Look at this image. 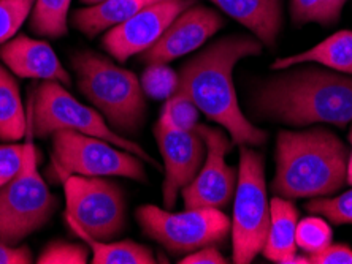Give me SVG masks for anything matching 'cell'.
Wrapping results in <instances>:
<instances>
[{
	"label": "cell",
	"mask_w": 352,
	"mask_h": 264,
	"mask_svg": "<svg viewBox=\"0 0 352 264\" xmlns=\"http://www.w3.org/2000/svg\"><path fill=\"white\" fill-rule=\"evenodd\" d=\"M263 45L250 35H230L214 41L179 71V87L210 121L230 134L238 146H261L267 141V132L256 127L243 114L234 87V69L238 62L262 53Z\"/></svg>",
	"instance_id": "6da1fadb"
},
{
	"label": "cell",
	"mask_w": 352,
	"mask_h": 264,
	"mask_svg": "<svg viewBox=\"0 0 352 264\" xmlns=\"http://www.w3.org/2000/svg\"><path fill=\"white\" fill-rule=\"evenodd\" d=\"M254 108L261 116L292 127L352 122V77L307 67L272 77L258 87Z\"/></svg>",
	"instance_id": "7a4b0ae2"
},
{
	"label": "cell",
	"mask_w": 352,
	"mask_h": 264,
	"mask_svg": "<svg viewBox=\"0 0 352 264\" xmlns=\"http://www.w3.org/2000/svg\"><path fill=\"white\" fill-rule=\"evenodd\" d=\"M348 157L346 144L327 128L279 132L272 189L286 200L333 195L348 178Z\"/></svg>",
	"instance_id": "3957f363"
},
{
	"label": "cell",
	"mask_w": 352,
	"mask_h": 264,
	"mask_svg": "<svg viewBox=\"0 0 352 264\" xmlns=\"http://www.w3.org/2000/svg\"><path fill=\"white\" fill-rule=\"evenodd\" d=\"M72 69L81 94L107 119L113 130L124 136L142 130L146 101L135 73L92 51L72 57Z\"/></svg>",
	"instance_id": "277c9868"
},
{
	"label": "cell",
	"mask_w": 352,
	"mask_h": 264,
	"mask_svg": "<svg viewBox=\"0 0 352 264\" xmlns=\"http://www.w3.org/2000/svg\"><path fill=\"white\" fill-rule=\"evenodd\" d=\"M25 111L28 130L24 134L23 167L0 189V242L13 247L41 230L58 208V200L38 171V155L34 144L32 100H29Z\"/></svg>",
	"instance_id": "5b68a950"
},
{
	"label": "cell",
	"mask_w": 352,
	"mask_h": 264,
	"mask_svg": "<svg viewBox=\"0 0 352 264\" xmlns=\"http://www.w3.org/2000/svg\"><path fill=\"white\" fill-rule=\"evenodd\" d=\"M270 226V201L267 195L263 157L246 144L240 146V169L232 215V260L250 264L262 253Z\"/></svg>",
	"instance_id": "8992f818"
},
{
	"label": "cell",
	"mask_w": 352,
	"mask_h": 264,
	"mask_svg": "<svg viewBox=\"0 0 352 264\" xmlns=\"http://www.w3.org/2000/svg\"><path fill=\"white\" fill-rule=\"evenodd\" d=\"M30 100L35 136L46 138L58 130H74L110 141L124 151L135 154L143 162L151 163L154 168H160V165L140 144L113 130L100 112L82 105L64 89L60 82L43 81Z\"/></svg>",
	"instance_id": "52a82bcc"
},
{
	"label": "cell",
	"mask_w": 352,
	"mask_h": 264,
	"mask_svg": "<svg viewBox=\"0 0 352 264\" xmlns=\"http://www.w3.org/2000/svg\"><path fill=\"white\" fill-rule=\"evenodd\" d=\"M65 220L75 235L113 241L127 224L126 195L121 185L105 178L67 176Z\"/></svg>",
	"instance_id": "ba28073f"
},
{
	"label": "cell",
	"mask_w": 352,
	"mask_h": 264,
	"mask_svg": "<svg viewBox=\"0 0 352 264\" xmlns=\"http://www.w3.org/2000/svg\"><path fill=\"white\" fill-rule=\"evenodd\" d=\"M144 235L172 255H188L205 245H217L229 236L232 220L217 208H194L172 212L146 204L137 209Z\"/></svg>",
	"instance_id": "9c48e42d"
},
{
	"label": "cell",
	"mask_w": 352,
	"mask_h": 264,
	"mask_svg": "<svg viewBox=\"0 0 352 264\" xmlns=\"http://www.w3.org/2000/svg\"><path fill=\"white\" fill-rule=\"evenodd\" d=\"M51 138L54 171L62 180L76 174L86 178L119 176L146 182L143 160L110 141L74 130H58Z\"/></svg>",
	"instance_id": "30bf717a"
},
{
	"label": "cell",
	"mask_w": 352,
	"mask_h": 264,
	"mask_svg": "<svg viewBox=\"0 0 352 264\" xmlns=\"http://www.w3.org/2000/svg\"><path fill=\"white\" fill-rule=\"evenodd\" d=\"M195 132L206 144L205 162L192 182L181 191L184 209L217 208L222 209L234 198L238 174L226 162L232 149V138L224 128L197 123Z\"/></svg>",
	"instance_id": "8fae6325"
},
{
	"label": "cell",
	"mask_w": 352,
	"mask_h": 264,
	"mask_svg": "<svg viewBox=\"0 0 352 264\" xmlns=\"http://www.w3.org/2000/svg\"><path fill=\"white\" fill-rule=\"evenodd\" d=\"M194 3L195 0H157L146 5L122 24L107 30L102 38L103 48L119 62L142 54L162 37L181 12Z\"/></svg>",
	"instance_id": "7c38bea8"
},
{
	"label": "cell",
	"mask_w": 352,
	"mask_h": 264,
	"mask_svg": "<svg viewBox=\"0 0 352 264\" xmlns=\"http://www.w3.org/2000/svg\"><path fill=\"white\" fill-rule=\"evenodd\" d=\"M154 134L164 160L162 198L164 208L172 209L178 195L186 185L192 182L205 162L206 144L204 138L194 130H170L156 123Z\"/></svg>",
	"instance_id": "4fadbf2b"
},
{
	"label": "cell",
	"mask_w": 352,
	"mask_h": 264,
	"mask_svg": "<svg viewBox=\"0 0 352 264\" xmlns=\"http://www.w3.org/2000/svg\"><path fill=\"white\" fill-rule=\"evenodd\" d=\"M224 27V18L213 8L190 5L175 18L156 43L142 53L144 64H168L204 46Z\"/></svg>",
	"instance_id": "5bb4252c"
},
{
	"label": "cell",
	"mask_w": 352,
	"mask_h": 264,
	"mask_svg": "<svg viewBox=\"0 0 352 264\" xmlns=\"http://www.w3.org/2000/svg\"><path fill=\"white\" fill-rule=\"evenodd\" d=\"M0 59L13 75L40 81H58L70 84L72 77L62 67L50 43L18 35L0 46Z\"/></svg>",
	"instance_id": "9a60e30c"
},
{
	"label": "cell",
	"mask_w": 352,
	"mask_h": 264,
	"mask_svg": "<svg viewBox=\"0 0 352 264\" xmlns=\"http://www.w3.org/2000/svg\"><path fill=\"white\" fill-rule=\"evenodd\" d=\"M227 16L254 34L263 46H273L283 24V0H210Z\"/></svg>",
	"instance_id": "2e32d148"
},
{
	"label": "cell",
	"mask_w": 352,
	"mask_h": 264,
	"mask_svg": "<svg viewBox=\"0 0 352 264\" xmlns=\"http://www.w3.org/2000/svg\"><path fill=\"white\" fill-rule=\"evenodd\" d=\"M297 224L298 212L291 200L276 196L270 201V226H268L265 245L262 248V255L268 261L289 264L297 255L298 247L295 241Z\"/></svg>",
	"instance_id": "e0dca14e"
},
{
	"label": "cell",
	"mask_w": 352,
	"mask_h": 264,
	"mask_svg": "<svg viewBox=\"0 0 352 264\" xmlns=\"http://www.w3.org/2000/svg\"><path fill=\"white\" fill-rule=\"evenodd\" d=\"M307 62L352 75V30H340L303 53L276 59L272 64V70H287Z\"/></svg>",
	"instance_id": "ac0fdd59"
},
{
	"label": "cell",
	"mask_w": 352,
	"mask_h": 264,
	"mask_svg": "<svg viewBox=\"0 0 352 264\" xmlns=\"http://www.w3.org/2000/svg\"><path fill=\"white\" fill-rule=\"evenodd\" d=\"M157 0H103L87 8L76 10L74 13V25L81 34L94 37L97 34L110 30L124 21L132 18L140 10Z\"/></svg>",
	"instance_id": "d6986e66"
},
{
	"label": "cell",
	"mask_w": 352,
	"mask_h": 264,
	"mask_svg": "<svg viewBox=\"0 0 352 264\" xmlns=\"http://www.w3.org/2000/svg\"><path fill=\"white\" fill-rule=\"evenodd\" d=\"M28 130V111L21 101L18 82L12 71L2 70L0 76V141L14 143Z\"/></svg>",
	"instance_id": "ffe728a7"
},
{
	"label": "cell",
	"mask_w": 352,
	"mask_h": 264,
	"mask_svg": "<svg viewBox=\"0 0 352 264\" xmlns=\"http://www.w3.org/2000/svg\"><path fill=\"white\" fill-rule=\"evenodd\" d=\"M86 242L94 264H154L156 256L148 245L133 241H97L86 235H76Z\"/></svg>",
	"instance_id": "44dd1931"
},
{
	"label": "cell",
	"mask_w": 352,
	"mask_h": 264,
	"mask_svg": "<svg viewBox=\"0 0 352 264\" xmlns=\"http://www.w3.org/2000/svg\"><path fill=\"white\" fill-rule=\"evenodd\" d=\"M72 0H35L30 12V29L48 38H60L69 34V12Z\"/></svg>",
	"instance_id": "7402d4cb"
},
{
	"label": "cell",
	"mask_w": 352,
	"mask_h": 264,
	"mask_svg": "<svg viewBox=\"0 0 352 264\" xmlns=\"http://www.w3.org/2000/svg\"><path fill=\"white\" fill-rule=\"evenodd\" d=\"M200 110L197 108L192 98L184 91L178 89L175 94L167 98L160 111L157 123L160 127L170 128V130H194L199 123Z\"/></svg>",
	"instance_id": "603a6c76"
},
{
	"label": "cell",
	"mask_w": 352,
	"mask_h": 264,
	"mask_svg": "<svg viewBox=\"0 0 352 264\" xmlns=\"http://www.w3.org/2000/svg\"><path fill=\"white\" fill-rule=\"evenodd\" d=\"M140 82L144 95L165 101L178 91L179 73H176L168 64H149Z\"/></svg>",
	"instance_id": "cb8c5ba5"
},
{
	"label": "cell",
	"mask_w": 352,
	"mask_h": 264,
	"mask_svg": "<svg viewBox=\"0 0 352 264\" xmlns=\"http://www.w3.org/2000/svg\"><path fill=\"white\" fill-rule=\"evenodd\" d=\"M333 231L322 217H307L297 224L295 241L300 250L313 255L332 244Z\"/></svg>",
	"instance_id": "d4e9b609"
},
{
	"label": "cell",
	"mask_w": 352,
	"mask_h": 264,
	"mask_svg": "<svg viewBox=\"0 0 352 264\" xmlns=\"http://www.w3.org/2000/svg\"><path fill=\"white\" fill-rule=\"evenodd\" d=\"M307 211L320 215L335 225H352V190L335 198H311L307 203Z\"/></svg>",
	"instance_id": "484cf974"
},
{
	"label": "cell",
	"mask_w": 352,
	"mask_h": 264,
	"mask_svg": "<svg viewBox=\"0 0 352 264\" xmlns=\"http://www.w3.org/2000/svg\"><path fill=\"white\" fill-rule=\"evenodd\" d=\"M34 3L35 0H0V46L18 34Z\"/></svg>",
	"instance_id": "4316f807"
},
{
	"label": "cell",
	"mask_w": 352,
	"mask_h": 264,
	"mask_svg": "<svg viewBox=\"0 0 352 264\" xmlns=\"http://www.w3.org/2000/svg\"><path fill=\"white\" fill-rule=\"evenodd\" d=\"M89 261V247L65 241L51 242L37 258L38 264H86Z\"/></svg>",
	"instance_id": "83f0119b"
},
{
	"label": "cell",
	"mask_w": 352,
	"mask_h": 264,
	"mask_svg": "<svg viewBox=\"0 0 352 264\" xmlns=\"http://www.w3.org/2000/svg\"><path fill=\"white\" fill-rule=\"evenodd\" d=\"M24 162V144H0V189L19 173Z\"/></svg>",
	"instance_id": "f1b7e54d"
},
{
	"label": "cell",
	"mask_w": 352,
	"mask_h": 264,
	"mask_svg": "<svg viewBox=\"0 0 352 264\" xmlns=\"http://www.w3.org/2000/svg\"><path fill=\"white\" fill-rule=\"evenodd\" d=\"M291 14L292 21L297 25H305L309 23L325 25L320 0H292Z\"/></svg>",
	"instance_id": "f546056e"
},
{
	"label": "cell",
	"mask_w": 352,
	"mask_h": 264,
	"mask_svg": "<svg viewBox=\"0 0 352 264\" xmlns=\"http://www.w3.org/2000/svg\"><path fill=\"white\" fill-rule=\"evenodd\" d=\"M308 258L313 264H352V248L346 244H330Z\"/></svg>",
	"instance_id": "4dcf8cb0"
},
{
	"label": "cell",
	"mask_w": 352,
	"mask_h": 264,
	"mask_svg": "<svg viewBox=\"0 0 352 264\" xmlns=\"http://www.w3.org/2000/svg\"><path fill=\"white\" fill-rule=\"evenodd\" d=\"M181 264H227V258L217 250L216 245H205L199 250L190 252L186 255Z\"/></svg>",
	"instance_id": "1f68e13d"
},
{
	"label": "cell",
	"mask_w": 352,
	"mask_h": 264,
	"mask_svg": "<svg viewBox=\"0 0 352 264\" xmlns=\"http://www.w3.org/2000/svg\"><path fill=\"white\" fill-rule=\"evenodd\" d=\"M32 260V252L29 247H13L0 242V264H30Z\"/></svg>",
	"instance_id": "d6a6232c"
},
{
	"label": "cell",
	"mask_w": 352,
	"mask_h": 264,
	"mask_svg": "<svg viewBox=\"0 0 352 264\" xmlns=\"http://www.w3.org/2000/svg\"><path fill=\"white\" fill-rule=\"evenodd\" d=\"M346 2H348V0H320V5H322V12H324L325 25L335 24L336 21H338Z\"/></svg>",
	"instance_id": "836d02e7"
},
{
	"label": "cell",
	"mask_w": 352,
	"mask_h": 264,
	"mask_svg": "<svg viewBox=\"0 0 352 264\" xmlns=\"http://www.w3.org/2000/svg\"><path fill=\"white\" fill-rule=\"evenodd\" d=\"M349 143H351V152L348 157V178H346V180H348L349 185H352V127L349 130Z\"/></svg>",
	"instance_id": "e575fe53"
},
{
	"label": "cell",
	"mask_w": 352,
	"mask_h": 264,
	"mask_svg": "<svg viewBox=\"0 0 352 264\" xmlns=\"http://www.w3.org/2000/svg\"><path fill=\"white\" fill-rule=\"evenodd\" d=\"M81 2H85L87 5H96V3H100L103 0H81Z\"/></svg>",
	"instance_id": "d590c367"
},
{
	"label": "cell",
	"mask_w": 352,
	"mask_h": 264,
	"mask_svg": "<svg viewBox=\"0 0 352 264\" xmlns=\"http://www.w3.org/2000/svg\"><path fill=\"white\" fill-rule=\"evenodd\" d=\"M2 70H3V69H2V67H0V76H2Z\"/></svg>",
	"instance_id": "8d00e7d4"
}]
</instances>
